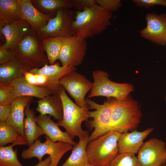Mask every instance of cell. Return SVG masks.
Segmentation results:
<instances>
[{
  "mask_svg": "<svg viewBox=\"0 0 166 166\" xmlns=\"http://www.w3.org/2000/svg\"><path fill=\"white\" fill-rule=\"evenodd\" d=\"M122 133L111 131L89 141L86 148L89 164L109 166L119 153L118 141Z\"/></svg>",
  "mask_w": 166,
  "mask_h": 166,
  "instance_id": "obj_2",
  "label": "cell"
},
{
  "mask_svg": "<svg viewBox=\"0 0 166 166\" xmlns=\"http://www.w3.org/2000/svg\"><path fill=\"white\" fill-rule=\"evenodd\" d=\"M162 166H166V164H165L163 165H162Z\"/></svg>",
  "mask_w": 166,
  "mask_h": 166,
  "instance_id": "obj_41",
  "label": "cell"
},
{
  "mask_svg": "<svg viewBox=\"0 0 166 166\" xmlns=\"http://www.w3.org/2000/svg\"><path fill=\"white\" fill-rule=\"evenodd\" d=\"M14 87L16 96H29L41 99L52 95L53 93L48 89L34 85L29 83L24 76L9 83Z\"/></svg>",
  "mask_w": 166,
  "mask_h": 166,
  "instance_id": "obj_21",
  "label": "cell"
},
{
  "mask_svg": "<svg viewBox=\"0 0 166 166\" xmlns=\"http://www.w3.org/2000/svg\"><path fill=\"white\" fill-rule=\"evenodd\" d=\"M75 17V11L70 9L59 10L45 26L36 32L38 37L42 40L49 37L73 36L72 25Z\"/></svg>",
  "mask_w": 166,
  "mask_h": 166,
  "instance_id": "obj_9",
  "label": "cell"
},
{
  "mask_svg": "<svg viewBox=\"0 0 166 166\" xmlns=\"http://www.w3.org/2000/svg\"><path fill=\"white\" fill-rule=\"evenodd\" d=\"M51 116L40 114L36 117L37 123L44 134L54 142L63 141L71 144L73 146L75 145L77 143L74 141L66 132L61 131L57 123L51 119Z\"/></svg>",
  "mask_w": 166,
  "mask_h": 166,
  "instance_id": "obj_20",
  "label": "cell"
},
{
  "mask_svg": "<svg viewBox=\"0 0 166 166\" xmlns=\"http://www.w3.org/2000/svg\"><path fill=\"white\" fill-rule=\"evenodd\" d=\"M51 163V159L49 156H48L44 160L39 161L34 166H50Z\"/></svg>",
  "mask_w": 166,
  "mask_h": 166,
  "instance_id": "obj_39",
  "label": "cell"
},
{
  "mask_svg": "<svg viewBox=\"0 0 166 166\" xmlns=\"http://www.w3.org/2000/svg\"><path fill=\"white\" fill-rule=\"evenodd\" d=\"M59 83L73 99L76 105L81 108H89L85 97L88 92L92 89L93 82L84 75L73 71L62 77Z\"/></svg>",
  "mask_w": 166,
  "mask_h": 166,
  "instance_id": "obj_10",
  "label": "cell"
},
{
  "mask_svg": "<svg viewBox=\"0 0 166 166\" xmlns=\"http://www.w3.org/2000/svg\"><path fill=\"white\" fill-rule=\"evenodd\" d=\"M31 102L26 106L25 110L26 117L24 123V132L28 147L34 144L35 141L44 134L36 121L35 113L30 108Z\"/></svg>",
  "mask_w": 166,
  "mask_h": 166,
  "instance_id": "obj_23",
  "label": "cell"
},
{
  "mask_svg": "<svg viewBox=\"0 0 166 166\" xmlns=\"http://www.w3.org/2000/svg\"><path fill=\"white\" fill-rule=\"evenodd\" d=\"M132 2L138 7L148 9L155 5L166 7V0H133Z\"/></svg>",
  "mask_w": 166,
  "mask_h": 166,
  "instance_id": "obj_33",
  "label": "cell"
},
{
  "mask_svg": "<svg viewBox=\"0 0 166 166\" xmlns=\"http://www.w3.org/2000/svg\"><path fill=\"white\" fill-rule=\"evenodd\" d=\"M11 111L12 107L10 104L0 105V123L6 122Z\"/></svg>",
  "mask_w": 166,
  "mask_h": 166,
  "instance_id": "obj_36",
  "label": "cell"
},
{
  "mask_svg": "<svg viewBox=\"0 0 166 166\" xmlns=\"http://www.w3.org/2000/svg\"><path fill=\"white\" fill-rule=\"evenodd\" d=\"M89 136L79 138V142L73 146L69 156L61 166H85L89 164L86 148Z\"/></svg>",
  "mask_w": 166,
  "mask_h": 166,
  "instance_id": "obj_25",
  "label": "cell"
},
{
  "mask_svg": "<svg viewBox=\"0 0 166 166\" xmlns=\"http://www.w3.org/2000/svg\"><path fill=\"white\" fill-rule=\"evenodd\" d=\"M45 141L41 142L37 139L31 146L23 150L21 156L23 159L37 158L39 161L42 160L43 156L49 155L51 159L50 166H57L62 156L68 151L72 149L73 146L69 143L63 142L52 141L47 136H45Z\"/></svg>",
  "mask_w": 166,
  "mask_h": 166,
  "instance_id": "obj_8",
  "label": "cell"
},
{
  "mask_svg": "<svg viewBox=\"0 0 166 166\" xmlns=\"http://www.w3.org/2000/svg\"><path fill=\"white\" fill-rule=\"evenodd\" d=\"M94 81L93 87L88 98L104 96L113 97L118 100L125 99L133 91V87L131 84L118 83L110 81L107 72L96 70L92 73Z\"/></svg>",
  "mask_w": 166,
  "mask_h": 166,
  "instance_id": "obj_7",
  "label": "cell"
},
{
  "mask_svg": "<svg viewBox=\"0 0 166 166\" xmlns=\"http://www.w3.org/2000/svg\"><path fill=\"white\" fill-rule=\"evenodd\" d=\"M14 146L0 147V166H24L18 159L17 149L14 150Z\"/></svg>",
  "mask_w": 166,
  "mask_h": 166,
  "instance_id": "obj_29",
  "label": "cell"
},
{
  "mask_svg": "<svg viewBox=\"0 0 166 166\" xmlns=\"http://www.w3.org/2000/svg\"><path fill=\"white\" fill-rule=\"evenodd\" d=\"M62 86L61 85L58 90L53 94L40 99L37 101L36 110L40 115L49 114L57 121L62 120L63 107L60 97Z\"/></svg>",
  "mask_w": 166,
  "mask_h": 166,
  "instance_id": "obj_18",
  "label": "cell"
},
{
  "mask_svg": "<svg viewBox=\"0 0 166 166\" xmlns=\"http://www.w3.org/2000/svg\"><path fill=\"white\" fill-rule=\"evenodd\" d=\"M85 166H94V165H92L90 164H87V165H86Z\"/></svg>",
  "mask_w": 166,
  "mask_h": 166,
  "instance_id": "obj_40",
  "label": "cell"
},
{
  "mask_svg": "<svg viewBox=\"0 0 166 166\" xmlns=\"http://www.w3.org/2000/svg\"><path fill=\"white\" fill-rule=\"evenodd\" d=\"M76 70L75 67L67 65L62 66L59 63L56 62L53 65H46L40 68H33L29 72L34 74H41L46 76L48 82L46 88L54 93L58 90L61 86L59 83L61 78L64 75Z\"/></svg>",
  "mask_w": 166,
  "mask_h": 166,
  "instance_id": "obj_15",
  "label": "cell"
},
{
  "mask_svg": "<svg viewBox=\"0 0 166 166\" xmlns=\"http://www.w3.org/2000/svg\"><path fill=\"white\" fill-rule=\"evenodd\" d=\"M145 19L147 25L140 31V36L157 45L166 46V14L149 13Z\"/></svg>",
  "mask_w": 166,
  "mask_h": 166,
  "instance_id": "obj_13",
  "label": "cell"
},
{
  "mask_svg": "<svg viewBox=\"0 0 166 166\" xmlns=\"http://www.w3.org/2000/svg\"><path fill=\"white\" fill-rule=\"evenodd\" d=\"M153 129V128H150L140 132L134 130L131 132H122L118 141V153H138L144 140Z\"/></svg>",
  "mask_w": 166,
  "mask_h": 166,
  "instance_id": "obj_16",
  "label": "cell"
},
{
  "mask_svg": "<svg viewBox=\"0 0 166 166\" xmlns=\"http://www.w3.org/2000/svg\"><path fill=\"white\" fill-rule=\"evenodd\" d=\"M142 116L138 102L130 96L118 100L113 109L108 132L122 133L134 130L140 123Z\"/></svg>",
  "mask_w": 166,
  "mask_h": 166,
  "instance_id": "obj_3",
  "label": "cell"
},
{
  "mask_svg": "<svg viewBox=\"0 0 166 166\" xmlns=\"http://www.w3.org/2000/svg\"><path fill=\"white\" fill-rule=\"evenodd\" d=\"M142 166H162L166 162L165 142L152 138L144 143L137 157Z\"/></svg>",
  "mask_w": 166,
  "mask_h": 166,
  "instance_id": "obj_12",
  "label": "cell"
},
{
  "mask_svg": "<svg viewBox=\"0 0 166 166\" xmlns=\"http://www.w3.org/2000/svg\"><path fill=\"white\" fill-rule=\"evenodd\" d=\"M24 76L26 80L30 83L36 86L37 79L34 74L29 72H26L24 74Z\"/></svg>",
  "mask_w": 166,
  "mask_h": 166,
  "instance_id": "obj_38",
  "label": "cell"
},
{
  "mask_svg": "<svg viewBox=\"0 0 166 166\" xmlns=\"http://www.w3.org/2000/svg\"><path fill=\"white\" fill-rule=\"evenodd\" d=\"M118 100L114 98H108L103 104H99L88 98L85 99L89 109L96 110L89 111V118L93 119L85 121L89 130L94 128L89 136V141L108 132L113 109Z\"/></svg>",
  "mask_w": 166,
  "mask_h": 166,
  "instance_id": "obj_6",
  "label": "cell"
},
{
  "mask_svg": "<svg viewBox=\"0 0 166 166\" xmlns=\"http://www.w3.org/2000/svg\"><path fill=\"white\" fill-rule=\"evenodd\" d=\"M12 51L16 57L32 68H40L49 64L42 40L32 27L18 45Z\"/></svg>",
  "mask_w": 166,
  "mask_h": 166,
  "instance_id": "obj_5",
  "label": "cell"
},
{
  "mask_svg": "<svg viewBox=\"0 0 166 166\" xmlns=\"http://www.w3.org/2000/svg\"><path fill=\"white\" fill-rule=\"evenodd\" d=\"M35 7L45 14L55 15L62 8H73L71 0H31Z\"/></svg>",
  "mask_w": 166,
  "mask_h": 166,
  "instance_id": "obj_26",
  "label": "cell"
},
{
  "mask_svg": "<svg viewBox=\"0 0 166 166\" xmlns=\"http://www.w3.org/2000/svg\"><path fill=\"white\" fill-rule=\"evenodd\" d=\"M165 101H166V96L165 97Z\"/></svg>",
  "mask_w": 166,
  "mask_h": 166,
  "instance_id": "obj_42",
  "label": "cell"
},
{
  "mask_svg": "<svg viewBox=\"0 0 166 166\" xmlns=\"http://www.w3.org/2000/svg\"><path fill=\"white\" fill-rule=\"evenodd\" d=\"M97 4L112 12L117 11L122 5L120 0H96Z\"/></svg>",
  "mask_w": 166,
  "mask_h": 166,
  "instance_id": "obj_32",
  "label": "cell"
},
{
  "mask_svg": "<svg viewBox=\"0 0 166 166\" xmlns=\"http://www.w3.org/2000/svg\"><path fill=\"white\" fill-rule=\"evenodd\" d=\"M87 49L86 40L74 36L64 37L58 60L62 66L76 67L82 63Z\"/></svg>",
  "mask_w": 166,
  "mask_h": 166,
  "instance_id": "obj_11",
  "label": "cell"
},
{
  "mask_svg": "<svg viewBox=\"0 0 166 166\" xmlns=\"http://www.w3.org/2000/svg\"><path fill=\"white\" fill-rule=\"evenodd\" d=\"M73 8L77 11H82L85 9L97 4L96 0H71Z\"/></svg>",
  "mask_w": 166,
  "mask_h": 166,
  "instance_id": "obj_34",
  "label": "cell"
},
{
  "mask_svg": "<svg viewBox=\"0 0 166 166\" xmlns=\"http://www.w3.org/2000/svg\"><path fill=\"white\" fill-rule=\"evenodd\" d=\"M109 166H142L135 155L118 153Z\"/></svg>",
  "mask_w": 166,
  "mask_h": 166,
  "instance_id": "obj_30",
  "label": "cell"
},
{
  "mask_svg": "<svg viewBox=\"0 0 166 166\" xmlns=\"http://www.w3.org/2000/svg\"><path fill=\"white\" fill-rule=\"evenodd\" d=\"M31 27L22 19L9 23L0 29L1 34L5 37V42L1 45L3 48L14 49L27 34Z\"/></svg>",
  "mask_w": 166,
  "mask_h": 166,
  "instance_id": "obj_14",
  "label": "cell"
},
{
  "mask_svg": "<svg viewBox=\"0 0 166 166\" xmlns=\"http://www.w3.org/2000/svg\"><path fill=\"white\" fill-rule=\"evenodd\" d=\"M16 57L13 52L10 49L0 47V65L7 62Z\"/></svg>",
  "mask_w": 166,
  "mask_h": 166,
  "instance_id": "obj_35",
  "label": "cell"
},
{
  "mask_svg": "<svg viewBox=\"0 0 166 166\" xmlns=\"http://www.w3.org/2000/svg\"><path fill=\"white\" fill-rule=\"evenodd\" d=\"M63 107V117L61 121H57L59 126L63 127L73 139L89 135V131L83 130L82 123L89 118V109L81 108L74 103L68 97L62 86L60 93Z\"/></svg>",
  "mask_w": 166,
  "mask_h": 166,
  "instance_id": "obj_4",
  "label": "cell"
},
{
  "mask_svg": "<svg viewBox=\"0 0 166 166\" xmlns=\"http://www.w3.org/2000/svg\"><path fill=\"white\" fill-rule=\"evenodd\" d=\"M22 19L27 21L37 32L55 15L44 14L37 9L31 0H21Z\"/></svg>",
  "mask_w": 166,
  "mask_h": 166,
  "instance_id": "obj_17",
  "label": "cell"
},
{
  "mask_svg": "<svg viewBox=\"0 0 166 166\" xmlns=\"http://www.w3.org/2000/svg\"><path fill=\"white\" fill-rule=\"evenodd\" d=\"M21 0H0V29L6 24L22 19Z\"/></svg>",
  "mask_w": 166,
  "mask_h": 166,
  "instance_id": "obj_24",
  "label": "cell"
},
{
  "mask_svg": "<svg viewBox=\"0 0 166 166\" xmlns=\"http://www.w3.org/2000/svg\"><path fill=\"white\" fill-rule=\"evenodd\" d=\"M33 100V97L29 96L17 97L10 104L12 111L6 122L13 127L25 138L24 132L25 110L28 104Z\"/></svg>",
  "mask_w": 166,
  "mask_h": 166,
  "instance_id": "obj_19",
  "label": "cell"
},
{
  "mask_svg": "<svg viewBox=\"0 0 166 166\" xmlns=\"http://www.w3.org/2000/svg\"><path fill=\"white\" fill-rule=\"evenodd\" d=\"M9 143L15 145H27L26 139L21 136L15 128L6 123H0V147Z\"/></svg>",
  "mask_w": 166,
  "mask_h": 166,
  "instance_id": "obj_27",
  "label": "cell"
},
{
  "mask_svg": "<svg viewBox=\"0 0 166 166\" xmlns=\"http://www.w3.org/2000/svg\"><path fill=\"white\" fill-rule=\"evenodd\" d=\"M33 69L17 57L0 65V82L9 83L12 80L24 76L25 72Z\"/></svg>",
  "mask_w": 166,
  "mask_h": 166,
  "instance_id": "obj_22",
  "label": "cell"
},
{
  "mask_svg": "<svg viewBox=\"0 0 166 166\" xmlns=\"http://www.w3.org/2000/svg\"><path fill=\"white\" fill-rule=\"evenodd\" d=\"M35 75L37 79L36 86L46 88V86L48 82L47 77L41 74H35Z\"/></svg>",
  "mask_w": 166,
  "mask_h": 166,
  "instance_id": "obj_37",
  "label": "cell"
},
{
  "mask_svg": "<svg viewBox=\"0 0 166 166\" xmlns=\"http://www.w3.org/2000/svg\"><path fill=\"white\" fill-rule=\"evenodd\" d=\"M16 98L12 85L9 83L0 82V105L10 104Z\"/></svg>",
  "mask_w": 166,
  "mask_h": 166,
  "instance_id": "obj_31",
  "label": "cell"
},
{
  "mask_svg": "<svg viewBox=\"0 0 166 166\" xmlns=\"http://www.w3.org/2000/svg\"><path fill=\"white\" fill-rule=\"evenodd\" d=\"M63 39L64 37H49L42 40L43 47L50 65L54 64L58 60Z\"/></svg>",
  "mask_w": 166,
  "mask_h": 166,
  "instance_id": "obj_28",
  "label": "cell"
},
{
  "mask_svg": "<svg viewBox=\"0 0 166 166\" xmlns=\"http://www.w3.org/2000/svg\"><path fill=\"white\" fill-rule=\"evenodd\" d=\"M72 25L73 36L85 40L105 31L111 24L112 12L97 4L82 11H76Z\"/></svg>",
  "mask_w": 166,
  "mask_h": 166,
  "instance_id": "obj_1",
  "label": "cell"
}]
</instances>
